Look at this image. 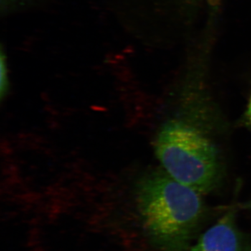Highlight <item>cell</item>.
<instances>
[{
    "label": "cell",
    "instance_id": "1",
    "mask_svg": "<svg viewBox=\"0 0 251 251\" xmlns=\"http://www.w3.org/2000/svg\"><path fill=\"white\" fill-rule=\"evenodd\" d=\"M200 196L161 172L140 181L138 201L144 225L162 251H189L204 217Z\"/></svg>",
    "mask_w": 251,
    "mask_h": 251
},
{
    "label": "cell",
    "instance_id": "2",
    "mask_svg": "<svg viewBox=\"0 0 251 251\" xmlns=\"http://www.w3.org/2000/svg\"><path fill=\"white\" fill-rule=\"evenodd\" d=\"M156 152L168 175L205 194L216 187L219 163L214 145L201 132L184 122L173 120L157 135Z\"/></svg>",
    "mask_w": 251,
    "mask_h": 251
},
{
    "label": "cell",
    "instance_id": "3",
    "mask_svg": "<svg viewBox=\"0 0 251 251\" xmlns=\"http://www.w3.org/2000/svg\"><path fill=\"white\" fill-rule=\"evenodd\" d=\"M189 251H251V241L239 229L230 211L203 233Z\"/></svg>",
    "mask_w": 251,
    "mask_h": 251
},
{
    "label": "cell",
    "instance_id": "4",
    "mask_svg": "<svg viewBox=\"0 0 251 251\" xmlns=\"http://www.w3.org/2000/svg\"><path fill=\"white\" fill-rule=\"evenodd\" d=\"M1 98L3 99L5 94H6L9 87V82L7 77V67H6V57L4 52V50L1 49Z\"/></svg>",
    "mask_w": 251,
    "mask_h": 251
},
{
    "label": "cell",
    "instance_id": "5",
    "mask_svg": "<svg viewBox=\"0 0 251 251\" xmlns=\"http://www.w3.org/2000/svg\"><path fill=\"white\" fill-rule=\"evenodd\" d=\"M27 0H0L1 12L8 13Z\"/></svg>",
    "mask_w": 251,
    "mask_h": 251
},
{
    "label": "cell",
    "instance_id": "6",
    "mask_svg": "<svg viewBox=\"0 0 251 251\" xmlns=\"http://www.w3.org/2000/svg\"><path fill=\"white\" fill-rule=\"evenodd\" d=\"M208 4L210 6V9H218V6H219L220 0H206Z\"/></svg>",
    "mask_w": 251,
    "mask_h": 251
},
{
    "label": "cell",
    "instance_id": "7",
    "mask_svg": "<svg viewBox=\"0 0 251 251\" xmlns=\"http://www.w3.org/2000/svg\"><path fill=\"white\" fill-rule=\"evenodd\" d=\"M247 117L248 121H249V123L250 124L251 126V97L250 102H249V107H248Z\"/></svg>",
    "mask_w": 251,
    "mask_h": 251
}]
</instances>
